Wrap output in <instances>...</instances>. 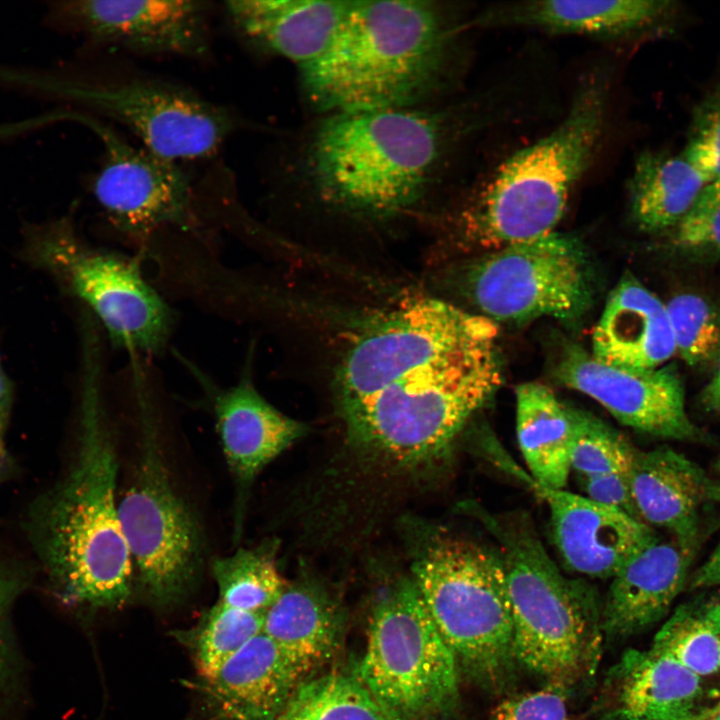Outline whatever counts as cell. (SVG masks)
Masks as SVG:
<instances>
[{
  "instance_id": "cell-1",
  "label": "cell",
  "mask_w": 720,
  "mask_h": 720,
  "mask_svg": "<svg viewBox=\"0 0 720 720\" xmlns=\"http://www.w3.org/2000/svg\"><path fill=\"white\" fill-rule=\"evenodd\" d=\"M100 349L93 343L82 346L74 456L30 518L32 541L51 592L65 606L88 610L123 606L133 578L118 513V462Z\"/></svg>"
},
{
  "instance_id": "cell-2",
  "label": "cell",
  "mask_w": 720,
  "mask_h": 720,
  "mask_svg": "<svg viewBox=\"0 0 720 720\" xmlns=\"http://www.w3.org/2000/svg\"><path fill=\"white\" fill-rule=\"evenodd\" d=\"M452 32L432 1H352L327 49L300 67L306 96L332 113L410 108L442 84Z\"/></svg>"
},
{
  "instance_id": "cell-3",
  "label": "cell",
  "mask_w": 720,
  "mask_h": 720,
  "mask_svg": "<svg viewBox=\"0 0 720 720\" xmlns=\"http://www.w3.org/2000/svg\"><path fill=\"white\" fill-rule=\"evenodd\" d=\"M0 90L112 120L132 132L142 147L176 163L213 156L239 128L230 110L190 88L104 67L84 55L48 66L0 60Z\"/></svg>"
},
{
  "instance_id": "cell-4",
  "label": "cell",
  "mask_w": 720,
  "mask_h": 720,
  "mask_svg": "<svg viewBox=\"0 0 720 720\" xmlns=\"http://www.w3.org/2000/svg\"><path fill=\"white\" fill-rule=\"evenodd\" d=\"M445 128L441 114L415 107L329 114L307 147V179L337 209L394 216L416 204L432 182Z\"/></svg>"
},
{
  "instance_id": "cell-5",
  "label": "cell",
  "mask_w": 720,
  "mask_h": 720,
  "mask_svg": "<svg viewBox=\"0 0 720 720\" xmlns=\"http://www.w3.org/2000/svg\"><path fill=\"white\" fill-rule=\"evenodd\" d=\"M496 539L505 572L516 662L567 688L591 677L602 643L599 601L585 581L565 576L529 521L469 505Z\"/></svg>"
},
{
  "instance_id": "cell-6",
  "label": "cell",
  "mask_w": 720,
  "mask_h": 720,
  "mask_svg": "<svg viewBox=\"0 0 720 720\" xmlns=\"http://www.w3.org/2000/svg\"><path fill=\"white\" fill-rule=\"evenodd\" d=\"M607 99V80L590 75L563 121L499 167L465 211V231L474 242L492 251L554 232L597 148Z\"/></svg>"
},
{
  "instance_id": "cell-7",
  "label": "cell",
  "mask_w": 720,
  "mask_h": 720,
  "mask_svg": "<svg viewBox=\"0 0 720 720\" xmlns=\"http://www.w3.org/2000/svg\"><path fill=\"white\" fill-rule=\"evenodd\" d=\"M500 383L494 343L477 346L341 407L349 440L400 466L432 462Z\"/></svg>"
},
{
  "instance_id": "cell-8",
  "label": "cell",
  "mask_w": 720,
  "mask_h": 720,
  "mask_svg": "<svg viewBox=\"0 0 720 720\" xmlns=\"http://www.w3.org/2000/svg\"><path fill=\"white\" fill-rule=\"evenodd\" d=\"M411 576L457 663L482 684L499 688L517 663L499 550L435 532L414 553Z\"/></svg>"
},
{
  "instance_id": "cell-9",
  "label": "cell",
  "mask_w": 720,
  "mask_h": 720,
  "mask_svg": "<svg viewBox=\"0 0 720 720\" xmlns=\"http://www.w3.org/2000/svg\"><path fill=\"white\" fill-rule=\"evenodd\" d=\"M130 371L139 441L118 496L119 519L140 587L153 603L170 606L188 595L202 573L204 537L168 470L147 375L140 365Z\"/></svg>"
},
{
  "instance_id": "cell-10",
  "label": "cell",
  "mask_w": 720,
  "mask_h": 720,
  "mask_svg": "<svg viewBox=\"0 0 720 720\" xmlns=\"http://www.w3.org/2000/svg\"><path fill=\"white\" fill-rule=\"evenodd\" d=\"M355 674L387 720H436L455 708L458 663L411 575L377 600Z\"/></svg>"
},
{
  "instance_id": "cell-11",
  "label": "cell",
  "mask_w": 720,
  "mask_h": 720,
  "mask_svg": "<svg viewBox=\"0 0 720 720\" xmlns=\"http://www.w3.org/2000/svg\"><path fill=\"white\" fill-rule=\"evenodd\" d=\"M25 239L32 263L86 306L112 344L140 357L166 347L172 312L135 261L88 244L68 215L25 225Z\"/></svg>"
},
{
  "instance_id": "cell-12",
  "label": "cell",
  "mask_w": 720,
  "mask_h": 720,
  "mask_svg": "<svg viewBox=\"0 0 720 720\" xmlns=\"http://www.w3.org/2000/svg\"><path fill=\"white\" fill-rule=\"evenodd\" d=\"M466 287L493 322L542 316L576 320L591 304L594 290L582 245L555 231L490 251L469 268Z\"/></svg>"
},
{
  "instance_id": "cell-13",
  "label": "cell",
  "mask_w": 720,
  "mask_h": 720,
  "mask_svg": "<svg viewBox=\"0 0 720 720\" xmlns=\"http://www.w3.org/2000/svg\"><path fill=\"white\" fill-rule=\"evenodd\" d=\"M496 323L444 301L407 300L364 335L337 376L341 407L477 346L495 343Z\"/></svg>"
},
{
  "instance_id": "cell-14",
  "label": "cell",
  "mask_w": 720,
  "mask_h": 720,
  "mask_svg": "<svg viewBox=\"0 0 720 720\" xmlns=\"http://www.w3.org/2000/svg\"><path fill=\"white\" fill-rule=\"evenodd\" d=\"M62 114L61 119L92 130L103 146L89 187L105 218L120 233L141 240L162 229L192 231L200 224L192 184L178 163L131 144L105 121Z\"/></svg>"
},
{
  "instance_id": "cell-15",
  "label": "cell",
  "mask_w": 720,
  "mask_h": 720,
  "mask_svg": "<svg viewBox=\"0 0 720 720\" xmlns=\"http://www.w3.org/2000/svg\"><path fill=\"white\" fill-rule=\"evenodd\" d=\"M212 6L194 0L47 1L42 26L83 40L79 54L110 47L145 56L201 59L211 43Z\"/></svg>"
},
{
  "instance_id": "cell-16",
  "label": "cell",
  "mask_w": 720,
  "mask_h": 720,
  "mask_svg": "<svg viewBox=\"0 0 720 720\" xmlns=\"http://www.w3.org/2000/svg\"><path fill=\"white\" fill-rule=\"evenodd\" d=\"M557 377L565 386L591 397L616 420L636 431L680 442L713 441L690 419L683 385L671 366L617 368L571 345L560 358Z\"/></svg>"
},
{
  "instance_id": "cell-17",
  "label": "cell",
  "mask_w": 720,
  "mask_h": 720,
  "mask_svg": "<svg viewBox=\"0 0 720 720\" xmlns=\"http://www.w3.org/2000/svg\"><path fill=\"white\" fill-rule=\"evenodd\" d=\"M547 503L552 537L564 564L591 578L611 579L658 535L646 523L564 489H551L505 457L500 464Z\"/></svg>"
},
{
  "instance_id": "cell-18",
  "label": "cell",
  "mask_w": 720,
  "mask_h": 720,
  "mask_svg": "<svg viewBox=\"0 0 720 720\" xmlns=\"http://www.w3.org/2000/svg\"><path fill=\"white\" fill-rule=\"evenodd\" d=\"M702 542L657 536L627 560L611 578L602 604L603 633L628 637L665 619L687 590Z\"/></svg>"
},
{
  "instance_id": "cell-19",
  "label": "cell",
  "mask_w": 720,
  "mask_h": 720,
  "mask_svg": "<svg viewBox=\"0 0 720 720\" xmlns=\"http://www.w3.org/2000/svg\"><path fill=\"white\" fill-rule=\"evenodd\" d=\"M249 374L235 385L207 381L224 457L236 486V536L240 534L246 495L260 471L304 435L306 428L270 404Z\"/></svg>"
},
{
  "instance_id": "cell-20",
  "label": "cell",
  "mask_w": 720,
  "mask_h": 720,
  "mask_svg": "<svg viewBox=\"0 0 720 720\" xmlns=\"http://www.w3.org/2000/svg\"><path fill=\"white\" fill-rule=\"evenodd\" d=\"M629 483L642 522L682 541L704 540L703 514L720 505V481L700 465L668 446L637 449Z\"/></svg>"
},
{
  "instance_id": "cell-21",
  "label": "cell",
  "mask_w": 720,
  "mask_h": 720,
  "mask_svg": "<svg viewBox=\"0 0 720 720\" xmlns=\"http://www.w3.org/2000/svg\"><path fill=\"white\" fill-rule=\"evenodd\" d=\"M606 680L603 720H687L709 706L703 678L652 645L625 651Z\"/></svg>"
},
{
  "instance_id": "cell-22",
  "label": "cell",
  "mask_w": 720,
  "mask_h": 720,
  "mask_svg": "<svg viewBox=\"0 0 720 720\" xmlns=\"http://www.w3.org/2000/svg\"><path fill=\"white\" fill-rule=\"evenodd\" d=\"M352 1L240 0L224 3L229 24L248 44L302 67L331 43Z\"/></svg>"
},
{
  "instance_id": "cell-23",
  "label": "cell",
  "mask_w": 720,
  "mask_h": 720,
  "mask_svg": "<svg viewBox=\"0 0 720 720\" xmlns=\"http://www.w3.org/2000/svg\"><path fill=\"white\" fill-rule=\"evenodd\" d=\"M201 680L219 720H274L305 678L282 650L260 633L211 677Z\"/></svg>"
},
{
  "instance_id": "cell-24",
  "label": "cell",
  "mask_w": 720,
  "mask_h": 720,
  "mask_svg": "<svg viewBox=\"0 0 720 720\" xmlns=\"http://www.w3.org/2000/svg\"><path fill=\"white\" fill-rule=\"evenodd\" d=\"M675 352L666 304L626 274L595 326L591 355L617 368L652 369L663 366Z\"/></svg>"
},
{
  "instance_id": "cell-25",
  "label": "cell",
  "mask_w": 720,
  "mask_h": 720,
  "mask_svg": "<svg viewBox=\"0 0 720 720\" xmlns=\"http://www.w3.org/2000/svg\"><path fill=\"white\" fill-rule=\"evenodd\" d=\"M343 627V611L335 597L317 580L304 576L286 584L267 609L262 633L306 680L336 654Z\"/></svg>"
},
{
  "instance_id": "cell-26",
  "label": "cell",
  "mask_w": 720,
  "mask_h": 720,
  "mask_svg": "<svg viewBox=\"0 0 720 720\" xmlns=\"http://www.w3.org/2000/svg\"><path fill=\"white\" fill-rule=\"evenodd\" d=\"M667 0L525 1L489 9L485 25H518L557 34L623 37L650 28L672 9Z\"/></svg>"
},
{
  "instance_id": "cell-27",
  "label": "cell",
  "mask_w": 720,
  "mask_h": 720,
  "mask_svg": "<svg viewBox=\"0 0 720 720\" xmlns=\"http://www.w3.org/2000/svg\"><path fill=\"white\" fill-rule=\"evenodd\" d=\"M515 399L516 436L529 475L542 486L564 489L571 472L577 408L539 382L519 384Z\"/></svg>"
},
{
  "instance_id": "cell-28",
  "label": "cell",
  "mask_w": 720,
  "mask_h": 720,
  "mask_svg": "<svg viewBox=\"0 0 720 720\" xmlns=\"http://www.w3.org/2000/svg\"><path fill=\"white\" fill-rule=\"evenodd\" d=\"M710 179L680 152H643L629 182L633 221L643 231L672 230Z\"/></svg>"
},
{
  "instance_id": "cell-29",
  "label": "cell",
  "mask_w": 720,
  "mask_h": 720,
  "mask_svg": "<svg viewBox=\"0 0 720 720\" xmlns=\"http://www.w3.org/2000/svg\"><path fill=\"white\" fill-rule=\"evenodd\" d=\"M652 646L705 678L720 672V595L700 593L677 605Z\"/></svg>"
},
{
  "instance_id": "cell-30",
  "label": "cell",
  "mask_w": 720,
  "mask_h": 720,
  "mask_svg": "<svg viewBox=\"0 0 720 720\" xmlns=\"http://www.w3.org/2000/svg\"><path fill=\"white\" fill-rule=\"evenodd\" d=\"M275 551L273 543H264L215 558L211 569L218 587V600L246 611H267L286 586L277 567Z\"/></svg>"
},
{
  "instance_id": "cell-31",
  "label": "cell",
  "mask_w": 720,
  "mask_h": 720,
  "mask_svg": "<svg viewBox=\"0 0 720 720\" xmlns=\"http://www.w3.org/2000/svg\"><path fill=\"white\" fill-rule=\"evenodd\" d=\"M274 720L387 719L355 672H330L303 681Z\"/></svg>"
},
{
  "instance_id": "cell-32",
  "label": "cell",
  "mask_w": 720,
  "mask_h": 720,
  "mask_svg": "<svg viewBox=\"0 0 720 720\" xmlns=\"http://www.w3.org/2000/svg\"><path fill=\"white\" fill-rule=\"evenodd\" d=\"M265 612L234 608L218 600L194 628L182 633L181 640L190 649L201 679L211 677L262 633Z\"/></svg>"
},
{
  "instance_id": "cell-33",
  "label": "cell",
  "mask_w": 720,
  "mask_h": 720,
  "mask_svg": "<svg viewBox=\"0 0 720 720\" xmlns=\"http://www.w3.org/2000/svg\"><path fill=\"white\" fill-rule=\"evenodd\" d=\"M637 448L618 430L577 408L571 471L583 482L630 472Z\"/></svg>"
},
{
  "instance_id": "cell-34",
  "label": "cell",
  "mask_w": 720,
  "mask_h": 720,
  "mask_svg": "<svg viewBox=\"0 0 720 720\" xmlns=\"http://www.w3.org/2000/svg\"><path fill=\"white\" fill-rule=\"evenodd\" d=\"M676 352L691 366L707 364L720 354V316L702 297L676 295L666 304Z\"/></svg>"
},
{
  "instance_id": "cell-35",
  "label": "cell",
  "mask_w": 720,
  "mask_h": 720,
  "mask_svg": "<svg viewBox=\"0 0 720 720\" xmlns=\"http://www.w3.org/2000/svg\"><path fill=\"white\" fill-rule=\"evenodd\" d=\"M670 232L672 244L680 252L720 255V177L706 184L691 209Z\"/></svg>"
},
{
  "instance_id": "cell-36",
  "label": "cell",
  "mask_w": 720,
  "mask_h": 720,
  "mask_svg": "<svg viewBox=\"0 0 720 720\" xmlns=\"http://www.w3.org/2000/svg\"><path fill=\"white\" fill-rule=\"evenodd\" d=\"M682 153L710 181L720 177V83L696 105Z\"/></svg>"
},
{
  "instance_id": "cell-37",
  "label": "cell",
  "mask_w": 720,
  "mask_h": 720,
  "mask_svg": "<svg viewBox=\"0 0 720 720\" xmlns=\"http://www.w3.org/2000/svg\"><path fill=\"white\" fill-rule=\"evenodd\" d=\"M24 586L22 576L0 562V720H7L10 701L18 691V656L10 616Z\"/></svg>"
},
{
  "instance_id": "cell-38",
  "label": "cell",
  "mask_w": 720,
  "mask_h": 720,
  "mask_svg": "<svg viewBox=\"0 0 720 720\" xmlns=\"http://www.w3.org/2000/svg\"><path fill=\"white\" fill-rule=\"evenodd\" d=\"M569 691L546 683L539 690L512 695L492 710L489 720H574L568 710Z\"/></svg>"
},
{
  "instance_id": "cell-39",
  "label": "cell",
  "mask_w": 720,
  "mask_h": 720,
  "mask_svg": "<svg viewBox=\"0 0 720 720\" xmlns=\"http://www.w3.org/2000/svg\"><path fill=\"white\" fill-rule=\"evenodd\" d=\"M580 484L588 498L616 508L641 521L633 503L629 473L590 479Z\"/></svg>"
},
{
  "instance_id": "cell-40",
  "label": "cell",
  "mask_w": 720,
  "mask_h": 720,
  "mask_svg": "<svg viewBox=\"0 0 720 720\" xmlns=\"http://www.w3.org/2000/svg\"><path fill=\"white\" fill-rule=\"evenodd\" d=\"M720 586V539L707 558L693 569L688 591H705Z\"/></svg>"
},
{
  "instance_id": "cell-41",
  "label": "cell",
  "mask_w": 720,
  "mask_h": 720,
  "mask_svg": "<svg viewBox=\"0 0 720 720\" xmlns=\"http://www.w3.org/2000/svg\"><path fill=\"white\" fill-rule=\"evenodd\" d=\"M14 398L13 384L4 370L0 357V458L5 460L6 434Z\"/></svg>"
},
{
  "instance_id": "cell-42",
  "label": "cell",
  "mask_w": 720,
  "mask_h": 720,
  "mask_svg": "<svg viewBox=\"0 0 720 720\" xmlns=\"http://www.w3.org/2000/svg\"><path fill=\"white\" fill-rule=\"evenodd\" d=\"M703 403L708 410L720 413V367L704 392Z\"/></svg>"
},
{
  "instance_id": "cell-43",
  "label": "cell",
  "mask_w": 720,
  "mask_h": 720,
  "mask_svg": "<svg viewBox=\"0 0 720 720\" xmlns=\"http://www.w3.org/2000/svg\"><path fill=\"white\" fill-rule=\"evenodd\" d=\"M720 710V699L715 704L709 705L704 710L687 720H705Z\"/></svg>"
},
{
  "instance_id": "cell-44",
  "label": "cell",
  "mask_w": 720,
  "mask_h": 720,
  "mask_svg": "<svg viewBox=\"0 0 720 720\" xmlns=\"http://www.w3.org/2000/svg\"><path fill=\"white\" fill-rule=\"evenodd\" d=\"M705 720H720V710L711 715L709 718Z\"/></svg>"
},
{
  "instance_id": "cell-45",
  "label": "cell",
  "mask_w": 720,
  "mask_h": 720,
  "mask_svg": "<svg viewBox=\"0 0 720 720\" xmlns=\"http://www.w3.org/2000/svg\"><path fill=\"white\" fill-rule=\"evenodd\" d=\"M3 464H4V460L0 458V476H1L2 471H3Z\"/></svg>"
},
{
  "instance_id": "cell-46",
  "label": "cell",
  "mask_w": 720,
  "mask_h": 720,
  "mask_svg": "<svg viewBox=\"0 0 720 720\" xmlns=\"http://www.w3.org/2000/svg\"><path fill=\"white\" fill-rule=\"evenodd\" d=\"M719 466H720V461H719Z\"/></svg>"
}]
</instances>
